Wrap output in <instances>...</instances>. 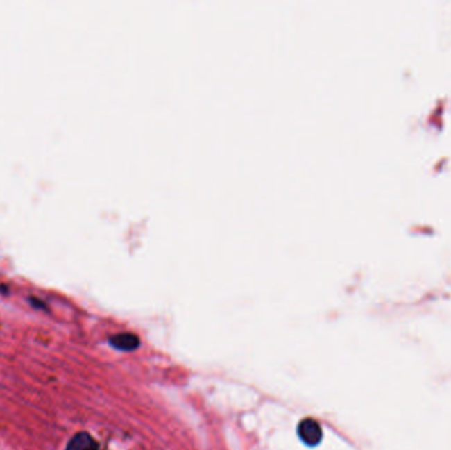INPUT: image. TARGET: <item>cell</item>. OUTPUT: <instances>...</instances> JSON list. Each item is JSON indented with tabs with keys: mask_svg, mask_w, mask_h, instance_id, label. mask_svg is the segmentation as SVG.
<instances>
[{
	"mask_svg": "<svg viewBox=\"0 0 451 450\" xmlns=\"http://www.w3.org/2000/svg\"><path fill=\"white\" fill-rule=\"evenodd\" d=\"M99 445L90 433L78 432L67 442L65 450H98Z\"/></svg>",
	"mask_w": 451,
	"mask_h": 450,
	"instance_id": "3",
	"label": "cell"
},
{
	"mask_svg": "<svg viewBox=\"0 0 451 450\" xmlns=\"http://www.w3.org/2000/svg\"><path fill=\"white\" fill-rule=\"evenodd\" d=\"M110 344L120 351H133L140 346V340L133 333H118L108 340Z\"/></svg>",
	"mask_w": 451,
	"mask_h": 450,
	"instance_id": "2",
	"label": "cell"
},
{
	"mask_svg": "<svg viewBox=\"0 0 451 450\" xmlns=\"http://www.w3.org/2000/svg\"><path fill=\"white\" fill-rule=\"evenodd\" d=\"M297 433H298L300 440L305 444L306 447H310V448L318 447L322 441V436H323L322 428H321L318 422L312 417H306L298 423Z\"/></svg>",
	"mask_w": 451,
	"mask_h": 450,
	"instance_id": "1",
	"label": "cell"
}]
</instances>
